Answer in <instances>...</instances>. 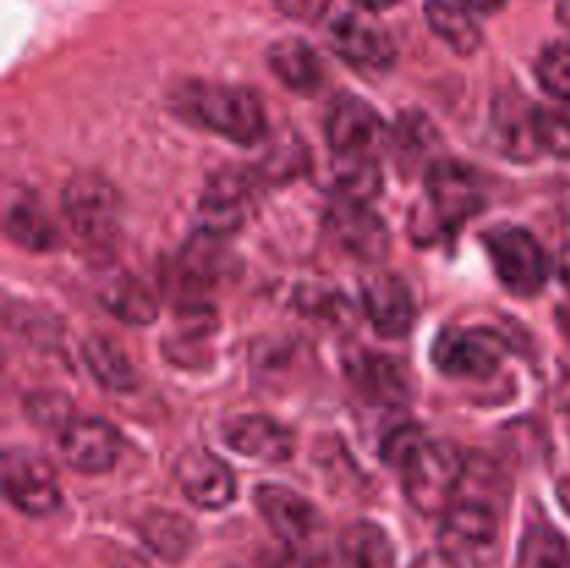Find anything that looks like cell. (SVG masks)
I'll return each instance as SVG.
<instances>
[{
    "label": "cell",
    "mask_w": 570,
    "mask_h": 568,
    "mask_svg": "<svg viewBox=\"0 0 570 568\" xmlns=\"http://www.w3.org/2000/svg\"><path fill=\"white\" fill-rule=\"evenodd\" d=\"M104 304L106 310L122 323L131 326H148L159 315V304L156 295L150 293L148 284H142L134 276H115L104 290Z\"/></svg>",
    "instance_id": "23"
},
{
    "label": "cell",
    "mask_w": 570,
    "mask_h": 568,
    "mask_svg": "<svg viewBox=\"0 0 570 568\" xmlns=\"http://www.w3.org/2000/svg\"><path fill=\"white\" fill-rule=\"evenodd\" d=\"M410 568H462L460 562L454 560L451 555H445L443 549H432V551H423L421 557H415Z\"/></svg>",
    "instance_id": "34"
},
{
    "label": "cell",
    "mask_w": 570,
    "mask_h": 568,
    "mask_svg": "<svg viewBox=\"0 0 570 568\" xmlns=\"http://www.w3.org/2000/svg\"><path fill=\"white\" fill-rule=\"evenodd\" d=\"M534 109L523 95H501L493 109V134L510 159H532L540 150Z\"/></svg>",
    "instance_id": "18"
},
{
    "label": "cell",
    "mask_w": 570,
    "mask_h": 568,
    "mask_svg": "<svg viewBox=\"0 0 570 568\" xmlns=\"http://www.w3.org/2000/svg\"><path fill=\"white\" fill-rule=\"evenodd\" d=\"M278 6L298 20H317L326 11V0H278Z\"/></svg>",
    "instance_id": "33"
},
{
    "label": "cell",
    "mask_w": 570,
    "mask_h": 568,
    "mask_svg": "<svg viewBox=\"0 0 570 568\" xmlns=\"http://www.w3.org/2000/svg\"><path fill=\"white\" fill-rule=\"evenodd\" d=\"M223 438L234 451L262 462H284L293 457V434L267 415H239L223 427Z\"/></svg>",
    "instance_id": "16"
},
{
    "label": "cell",
    "mask_w": 570,
    "mask_h": 568,
    "mask_svg": "<svg viewBox=\"0 0 570 568\" xmlns=\"http://www.w3.org/2000/svg\"><path fill=\"white\" fill-rule=\"evenodd\" d=\"M178 488L204 510H223L234 501L237 482L226 462L209 449H187L176 460Z\"/></svg>",
    "instance_id": "11"
},
{
    "label": "cell",
    "mask_w": 570,
    "mask_h": 568,
    "mask_svg": "<svg viewBox=\"0 0 570 568\" xmlns=\"http://www.w3.org/2000/svg\"><path fill=\"white\" fill-rule=\"evenodd\" d=\"M187 106L200 126L237 145H254L267 134L262 100L250 89L226 87V84H198L189 92Z\"/></svg>",
    "instance_id": "3"
},
{
    "label": "cell",
    "mask_w": 570,
    "mask_h": 568,
    "mask_svg": "<svg viewBox=\"0 0 570 568\" xmlns=\"http://www.w3.org/2000/svg\"><path fill=\"white\" fill-rule=\"evenodd\" d=\"M200 228L209 237H226V234L237 232L248 215V187L245 178L223 173L215 182L206 187L204 198L198 204Z\"/></svg>",
    "instance_id": "17"
},
{
    "label": "cell",
    "mask_w": 570,
    "mask_h": 568,
    "mask_svg": "<svg viewBox=\"0 0 570 568\" xmlns=\"http://www.w3.org/2000/svg\"><path fill=\"white\" fill-rule=\"evenodd\" d=\"M426 20L432 31L456 53L471 56L482 45V28L473 20L471 11L462 9V6L449 3V0H429Z\"/></svg>",
    "instance_id": "21"
},
{
    "label": "cell",
    "mask_w": 570,
    "mask_h": 568,
    "mask_svg": "<svg viewBox=\"0 0 570 568\" xmlns=\"http://www.w3.org/2000/svg\"><path fill=\"white\" fill-rule=\"evenodd\" d=\"M304 148L301 145H276V148L271 150V156L265 159V176L271 178V182H287V178H293L295 173L304 167Z\"/></svg>",
    "instance_id": "32"
},
{
    "label": "cell",
    "mask_w": 570,
    "mask_h": 568,
    "mask_svg": "<svg viewBox=\"0 0 570 568\" xmlns=\"http://www.w3.org/2000/svg\"><path fill=\"white\" fill-rule=\"evenodd\" d=\"M534 128H538L540 150H549L560 159H570V104L560 100V104L538 106L534 109Z\"/></svg>",
    "instance_id": "29"
},
{
    "label": "cell",
    "mask_w": 570,
    "mask_h": 568,
    "mask_svg": "<svg viewBox=\"0 0 570 568\" xmlns=\"http://www.w3.org/2000/svg\"><path fill=\"white\" fill-rule=\"evenodd\" d=\"M334 176H337L340 198L371 204V200L382 193V167L376 165V159H373L371 154L337 156Z\"/></svg>",
    "instance_id": "25"
},
{
    "label": "cell",
    "mask_w": 570,
    "mask_h": 568,
    "mask_svg": "<svg viewBox=\"0 0 570 568\" xmlns=\"http://www.w3.org/2000/svg\"><path fill=\"white\" fill-rule=\"evenodd\" d=\"M440 549L460 566H488L499 549V518L484 501H454L443 516Z\"/></svg>",
    "instance_id": "5"
},
{
    "label": "cell",
    "mask_w": 570,
    "mask_h": 568,
    "mask_svg": "<svg viewBox=\"0 0 570 568\" xmlns=\"http://www.w3.org/2000/svg\"><path fill=\"white\" fill-rule=\"evenodd\" d=\"M256 507L289 551L321 549L317 538L323 532V518L309 499L284 484H262L256 490Z\"/></svg>",
    "instance_id": "9"
},
{
    "label": "cell",
    "mask_w": 570,
    "mask_h": 568,
    "mask_svg": "<svg viewBox=\"0 0 570 568\" xmlns=\"http://www.w3.org/2000/svg\"><path fill=\"white\" fill-rule=\"evenodd\" d=\"M507 0H462V6H468L471 11H482V14H490V11H499Z\"/></svg>",
    "instance_id": "36"
},
{
    "label": "cell",
    "mask_w": 570,
    "mask_h": 568,
    "mask_svg": "<svg viewBox=\"0 0 570 568\" xmlns=\"http://www.w3.org/2000/svg\"><path fill=\"white\" fill-rule=\"evenodd\" d=\"M432 143H438L432 123L421 115H410L399 123L395 128V154H399V165L404 161L406 167H421L423 159L432 154Z\"/></svg>",
    "instance_id": "30"
},
{
    "label": "cell",
    "mask_w": 570,
    "mask_h": 568,
    "mask_svg": "<svg viewBox=\"0 0 570 568\" xmlns=\"http://www.w3.org/2000/svg\"><path fill=\"white\" fill-rule=\"evenodd\" d=\"M120 434L100 418H76L67 421L59 440V454L72 471L104 473L120 457Z\"/></svg>",
    "instance_id": "14"
},
{
    "label": "cell",
    "mask_w": 570,
    "mask_h": 568,
    "mask_svg": "<svg viewBox=\"0 0 570 568\" xmlns=\"http://www.w3.org/2000/svg\"><path fill=\"white\" fill-rule=\"evenodd\" d=\"M484 248H488L493 271L499 282L518 298H532L543 290L549 278V259L538 239L521 226H495L484 232Z\"/></svg>",
    "instance_id": "4"
},
{
    "label": "cell",
    "mask_w": 570,
    "mask_h": 568,
    "mask_svg": "<svg viewBox=\"0 0 570 568\" xmlns=\"http://www.w3.org/2000/svg\"><path fill=\"white\" fill-rule=\"evenodd\" d=\"M534 70L546 92L570 104V45H549Z\"/></svg>",
    "instance_id": "31"
},
{
    "label": "cell",
    "mask_w": 570,
    "mask_h": 568,
    "mask_svg": "<svg viewBox=\"0 0 570 568\" xmlns=\"http://www.w3.org/2000/svg\"><path fill=\"white\" fill-rule=\"evenodd\" d=\"M267 65L273 76L293 92H315L323 84V61L304 39H278L267 50Z\"/></svg>",
    "instance_id": "19"
},
{
    "label": "cell",
    "mask_w": 570,
    "mask_h": 568,
    "mask_svg": "<svg viewBox=\"0 0 570 568\" xmlns=\"http://www.w3.org/2000/svg\"><path fill=\"white\" fill-rule=\"evenodd\" d=\"M557 20H560V26L566 28L570 37V0H560V3H557Z\"/></svg>",
    "instance_id": "37"
},
{
    "label": "cell",
    "mask_w": 570,
    "mask_h": 568,
    "mask_svg": "<svg viewBox=\"0 0 570 568\" xmlns=\"http://www.w3.org/2000/svg\"><path fill=\"white\" fill-rule=\"evenodd\" d=\"M384 460L401 473L406 499L417 512H449L465 477V460L456 445L426 438L417 427H401L384 440Z\"/></svg>",
    "instance_id": "1"
},
{
    "label": "cell",
    "mask_w": 570,
    "mask_h": 568,
    "mask_svg": "<svg viewBox=\"0 0 570 568\" xmlns=\"http://www.w3.org/2000/svg\"><path fill=\"white\" fill-rule=\"evenodd\" d=\"M518 568H570V543L549 523L527 529Z\"/></svg>",
    "instance_id": "27"
},
{
    "label": "cell",
    "mask_w": 570,
    "mask_h": 568,
    "mask_svg": "<svg viewBox=\"0 0 570 568\" xmlns=\"http://www.w3.org/2000/svg\"><path fill=\"white\" fill-rule=\"evenodd\" d=\"M142 538L156 555L167 557V560H181L189 549H193V523L187 518L176 516V512H150L142 521Z\"/></svg>",
    "instance_id": "26"
},
{
    "label": "cell",
    "mask_w": 570,
    "mask_h": 568,
    "mask_svg": "<svg viewBox=\"0 0 570 568\" xmlns=\"http://www.w3.org/2000/svg\"><path fill=\"white\" fill-rule=\"evenodd\" d=\"M362 306L382 337H404L415 326V298L406 282L393 273H373L362 284Z\"/></svg>",
    "instance_id": "15"
},
{
    "label": "cell",
    "mask_w": 570,
    "mask_h": 568,
    "mask_svg": "<svg viewBox=\"0 0 570 568\" xmlns=\"http://www.w3.org/2000/svg\"><path fill=\"white\" fill-rule=\"evenodd\" d=\"M507 343L488 329H443L432 345V362L456 379H484L504 362Z\"/></svg>",
    "instance_id": "7"
},
{
    "label": "cell",
    "mask_w": 570,
    "mask_h": 568,
    "mask_svg": "<svg viewBox=\"0 0 570 568\" xmlns=\"http://www.w3.org/2000/svg\"><path fill=\"white\" fill-rule=\"evenodd\" d=\"M351 376L360 384L362 393L373 401H399L404 395V379L395 362L384 356H360L351 368Z\"/></svg>",
    "instance_id": "28"
},
{
    "label": "cell",
    "mask_w": 570,
    "mask_h": 568,
    "mask_svg": "<svg viewBox=\"0 0 570 568\" xmlns=\"http://www.w3.org/2000/svg\"><path fill=\"white\" fill-rule=\"evenodd\" d=\"M326 228L334 243L354 259L379 265L390 254V228L367 204L351 198H334L326 209Z\"/></svg>",
    "instance_id": "8"
},
{
    "label": "cell",
    "mask_w": 570,
    "mask_h": 568,
    "mask_svg": "<svg viewBox=\"0 0 570 568\" xmlns=\"http://www.w3.org/2000/svg\"><path fill=\"white\" fill-rule=\"evenodd\" d=\"M384 123L367 100L356 95H337L326 115V143L337 156L371 154L382 139Z\"/></svg>",
    "instance_id": "12"
},
{
    "label": "cell",
    "mask_w": 570,
    "mask_h": 568,
    "mask_svg": "<svg viewBox=\"0 0 570 568\" xmlns=\"http://www.w3.org/2000/svg\"><path fill=\"white\" fill-rule=\"evenodd\" d=\"M337 568H395L393 540L371 521L348 523L337 540Z\"/></svg>",
    "instance_id": "20"
},
{
    "label": "cell",
    "mask_w": 570,
    "mask_h": 568,
    "mask_svg": "<svg viewBox=\"0 0 570 568\" xmlns=\"http://www.w3.org/2000/svg\"><path fill=\"white\" fill-rule=\"evenodd\" d=\"M83 362H87L92 376L98 379L104 388L126 393V390H131L134 384H137V371H134L126 351H122L111 337H104V334H92V337L83 343Z\"/></svg>",
    "instance_id": "22"
},
{
    "label": "cell",
    "mask_w": 570,
    "mask_h": 568,
    "mask_svg": "<svg viewBox=\"0 0 570 568\" xmlns=\"http://www.w3.org/2000/svg\"><path fill=\"white\" fill-rule=\"evenodd\" d=\"M328 45L340 59L360 70H387L395 61V45L390 33L356 14L334 17L328 26Z\"/></svg>",
    "instance_id": "13"
},
{
    "label": "cell",
    "mask_w": 570,
    "mask_h": 568,
    "mask_svg": "<svg viewBox=\"0 0 570 568\" xmlns=\"http://www.w3.org/2000/svg\"><path fill=\"white\" fill-rule=\"evenodd\" d=\"M6 234L28 251H45L56 239V228L48 212L28 195L14 198L6 209Z\"/></svg>",
    "instance_id": "24"
},
{
    "label": "cell",
    "mask_w": 570,
    "mask_h": 568,
    "mask_svg": "<svg viewBox=\"0 0 570 568\" xmlns=\"http://www.w3.org/2000/svg\"><path fill=\"white\" fill-rule=\"evenodd\" d=\"M3 490L6 499L26 516H50L59 510L61 493L59 479H56L53 468L42 460V457L31 454V451H9L3 457Z\"/></svg>",
    "instance_id": "10"
},
{
    "label": "cell",
    "mask_w": 570,
    "mask_h": 568,
    "mask_svg": "<svg viewBox=\"0 0 570 568\" xmlns=\"http://www.w3.org/2000/svg\"><path fill=\"white\" fill-rule=\"evenodd\" d=\"M426 193L434 221L449 226L471 221L488 206V189L473 167L454 159H438L426 170Z\"/></svg>",
    "instance_id": "6"
},
{
    "label": "cell",
    "mask_w": 570,
    "mask_h": 568,
    "mask_svg": "<svg viewBox=\"0 0 570 568\" xmlns=\"http://www.w3.org/2000/svg\"><path fill=\"white\" fill-rule=\"evenodd\" d=\"M557 276L570 290V226L562 234L560 248H557Z\"/></svg>",
    "instance_id": "35"
},
{
    "label": "cell",
    "mask_w": 570,
    "mask_h": 568,
    "mask_svg": "<svg viewBox=\"0 0 570 568\" xmlns=\"http://www.w3.org/2000/svg\"><path fill=\"white\" fill-rule=\"evenodd\" d=\"M67 223L76 239H81L92 254H109L120 237L122 200L106 178L95 173H78L67 182L61 195Z\"/></svg>",
    "instance_id": "2"
},
{
    "label": "cell",
    "mask_w": 570,
    "mask_h": 568,
    "mask_svg": "<svg viewBox=\"0 0 570 568\" xmlns=\"http://www.w3.org/2000/svg\"><path fill=\"white\" fill-rule=\"evenodd\" d=\"M560 499H562V505H566V510L570 512V477H566V479H560Z\"/></svg>",
    "instance_id": "39"
},
{
    "label": "cell",
    "mask_w": 570,
    "mask_h": 568,
    "mask_svg": "<svg viewBox=\"0 0 570 568\" xmlns=\"http://www.w3.org/2000/svg\"><path fill=\"white\" fill-rule=\"evenodd\" d=\"M356 3L367 11H384V9H390V6L399 3V0H356Z\"/></svg>",
    "instance_id": "38"
}]
</instances>
